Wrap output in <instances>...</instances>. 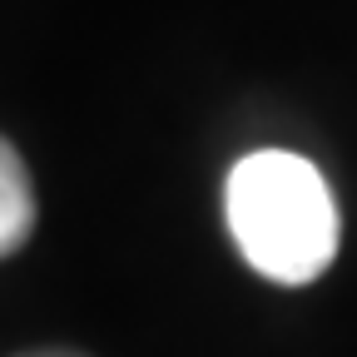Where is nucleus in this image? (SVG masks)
I'll list each match as a JSON object with an SVG mask.
<instances>
[{"label": "nucleus", "mask_w": 357, "mask_h": 357, "mask_svg": "<svg viewBox=\"0 0 357 357\" xmlns=\"http://www.w3.org/2000/svg\"><path fill=\"white\" fill-rule=\"evenodd\" d=\"M223 213L253 273L283 288H303L337 258L342 218L323 169L288 149H253L229 169Z\"/></svg>", "instance_id": "f257e3e1"}, {"label": "nucleus", "mask_w": 357, "mask_h": 357, "mask_svg": "<svg viewBox=\"0 0 357 357\" xmlns=\"http://www.w3.org/2000/svg\"><path fill=\"white\" fill-rule=\"evenodd\" d=\"M35 234V184L10 139H0V258H10Z\"/></svg>", "instance_id": "f03ea898"}, {"label": "nucleus", "mask_w": 357, "mask_h": 357, "mask_svg": "<svg viewBox=\"0 0 357 357\" xmlns=\"http://www.w3.org/2000/svg\"><path fill=\"white\" fill-rule=\"evenodd\" d=\"M25 357H79V352H65V347H45V352H25Z\"/></svg>", "instance_id": "7ed1b4c3"}]
</instances>
